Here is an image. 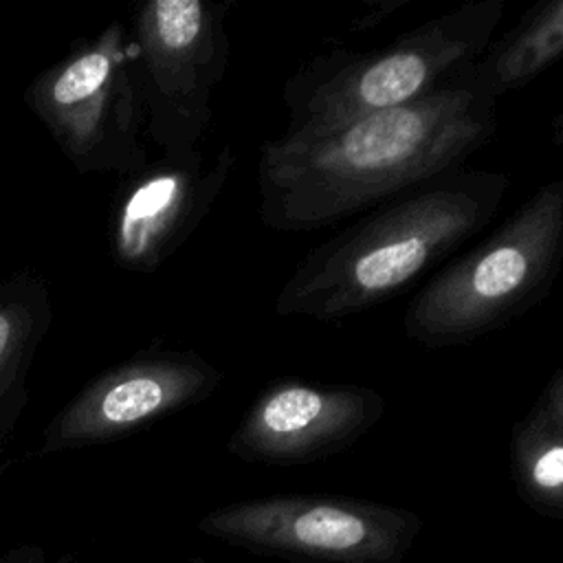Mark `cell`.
Here are the masks:
<instances>
[{"label":"cell","mask_w":563,"mask_h":563,"mask_svg":"<svg viewBox=\"0 0 563 563\" xmlns=\"http://www.w3.org/2000/svg\"><path fill=\"white\" fill-rule=\"evenodd\" d=\"M497 130V99L455 70L433 92L314 136L279 134L257 158L260 220L282 233L336 224L466 167Z\"/></svg>","instance_id":"cell-1"},{"label":"cell","mask_w":563,"mask_h":563,"mask_svg":"<svg viewBox=\"0 0 563 563\" xmlns=\"http://www.w3.org/2000/svg\"><path fill=\"white\" fill-rule=\"evenodd\" d=\"M510 178L460 167L409 189L314 246L288 275L279 317L334 321L385 303L497 216Z\"/></svg>","instance_id":"cell-2"},{"label":"cell","mask_w":563,"mask_h":563,"mask_svg":"<svg viewBox=\"0 0 563 563\" xmlns=\"http://www.w3.org/2000/svg\"><path fill=\"white\" fill-rule=\"evenodd\" d=\"M561 264L563 178H556L413 295L402 317L405 334L433 350L473 343L539 306Z\"/></svg>","instance_id":"cell-3"},{"label":"cell","mask_w":563,"mask_h":563,"mask_svg":"<svg viewBox=\"0 0 563 563\" xmlns=\"http://www.w3.org/2000/svg\"><path fill=\"white\" fill-rule=\"evenodd\" d=\"M506 0H473L369 51H330L295 70L282 88L286 136H314L352 119L411 103L493 42Z\"/></svg>","instance_id":"cell-4"},{"label":"cell","mask_w":563,"mask_h":563,"mask_svg":"<svg viewBox=\"0 0 563 563\" xmlns=\"http://www.w3.org/2000/svg\"><path fill=\"white\" fill-rule=\"evenodd\" d=\"M24 101L81 174L130 176L147 165L141 141L145 108L132 68V40L121 22L77 42L42 70L24 90Z\"/></svg>","instance_id":"cell-5"},{"label":"cell","mask_w":563,"mask_h":563,"mask_svg":"<svg viewBox=\"0 0 563 563\" xmlns=\"http://www.w3.org/2000/svg\"><path fill=\"white\" fill-rule=\"evenodd\" d=\"M229 2L150 0L132 18V68L150 139L167 158L198 154L229 64Z\"/></svg>","instance_id":"cell-6"},{"label":"cell","mask_w":563,"mask_h":563,"mask_svg":"<svg viewBox=\"0 0 563 563\" xmlns=\"http://www.w3.org/2000/svg\"><path fill=\"white\" fill-rule=\"evenodd\" d=\"M209 537L312 563H389L411 541L416 517L358 499L275 495L207 512Z\"/></svg>","instance_id":"cell-7"},{"label":"cell","mask_w":563,"mask_h":563,"mask_svg":"<svg viewBox=\"0 0 563 563\" xmlns=\"http://www.w3.org/2000/svg\"><path fill=\"white\" fill-rule=\"evenodd\" d=\"M222 372L189 350H150L92 378L44 427L37 453L112 442L209 398Z\"/></svg>","instance_id":"cell-8"},{"label":"cell","mask_w":563,"mask_h":563,"mask_svg":"<svg viewBox=\"0 0 563 563\" xmlns=\"http://www.w3.org/2000/svg\"><path fill=\"white\" fill-rule=\"evenodd\" d=\"M383 413L385 398L369 385L284 378L260 391L227 446L246 462L306 464L347 449Z\"/></svg>","instance_id":"cell-9"},{"label":"cell","mask_w":563,"mask_h":563,"mask_svg":"<svg viewBox=\"0 0 563 563\" xmlns=\"http://www.w3.org/2000/svg\"><path fill=\"white\" fill-rule=\"evenodd\" d=\"M233 165L235 154L227 143L209 163L202 152L163 156L125 176L110 224L114 262L132 273L158 271L211 211Z\"/></svg>","instance_id":"cell-10"},{"label":"cell","mask_w":563,"mask_h":563,"mask_svg":"<svg viewBox=\"0 0 563 563\" xmlns=\"http://www.w3.org/2000/svg\"><path fill=\"white\" fill-rule=\"evenodd\" d=\"M51 323L42 275L24 268L0 282V446L26 407V376Z\"/></svg>","instance_id":"cell-11"},{"label":"cell","mask_w":563,"mask_h":563,"mask_svg":"<svg viewBox=\"0 0 563 563\" xmlns=\"http://www.w3.org/2000/svg\"><path fill=\"white\" fill-rule=\"evenodd\" d=\"M561 57L563 0H548L530 7L512 29L457 73L484 95L499 99L528 86Z\"/></svg>","instance_id":"cell-12"},{"label":"cell","mask_w":563,"mask_h":563,"mask_svg":"<svg viewBox=\"0 0 563 563\" xmlns=\"http://www.w3.org/2000/svg\"><path fill=\"white\" fill-rule=\"evenodd\" d=\"M510 455L521 495L539 508L563 512V422L541 398L517 420Z\"/></svg>","instance_id":"cell-13"},{"label":"cell","mask_w":563,"mask_h":563,"mask_svg":"<svg viewBox=\"0 0 563 563\" xmlns=\"http://www.w3.org/2000/svg\"><path fill=\"white\" fill-rule=\"evenodd\" d=\"M0 563H75L70 552L51 554L42 545H18L0 556Z\"/></svg>","instance_id":"cell-14"},{"label":"cell","mask_w":563,"mask_h":563,"mask_svg":"<svg viewBox=\"0 0 563 563\" xmlns=\"http://www.w3.org/2000/svg\"><path fill=\"white\" fill-rule=\"evenodd\" d=\"M550 409L552 413L563 422V365L559 367V372L550 378V383L545 385L543 394L539 396Z\"/></svg>","instance_id":"cell-15"},{"label":"cell","mask_w":563,"mask_h":563,"mask_svg":"<svg viewBox=\"0 0 563 563\" xmlns=\"http://www.w3.org/2000/svg\"><path fill=\"white\" fill-rule=\"evenodd\" d=\"M552 134H554V141H556L559 145H563V106H561L559 114H556L554 121H552Z\"/></svg>","instance_id":"cell-16"},{"label":"cell","mask_w":563,"mask_h":563,"mask_svg":"<svg viewBox=\"0 0 563 563\" xmlns=\"http://www.w3.org/2000/svg\"><path fill=\"white\" fill-rule=\"evenodd\" d=\"M189 563H200V561H189Z\"/></svg>","instance_id":"cell-17"}]
</instances>
